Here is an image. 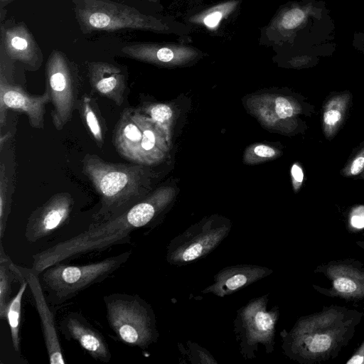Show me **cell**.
Masks as SVG:
<instances>
[{
    "mask_svg": "<svg viewBox=\"0 0 364 364\" xmlns=\"http://www.w3.org/2000/svg\"><path fill=\"white\" fill-rule=\"evenodd\" d=\"M363 315L355 309L331 305L301 316L289 331L281 333L284 353L301 364L334 359L353 338Z\"/></svg>",
    "mask_w": 364,
    "mask_h": 364,
    "instance_id": "cell-1",
    "label": "cell"
},
{
    "mask_svg": "<svg viewBox=\"0 0 364 364\" xmlns=\"http://www.w3.org/2000/svg\"><path fill=\"white\" fill-rule=\"evenodd\" d=\"M163 203L162 197L155 195L141 200L115 218L94 223L82 232L33 255L31 267L40 274L55 264L129 243L132 232L149 226Z\"/></svg>",
    "mask_w": 364,
    "mask_h": 364,
    "instance_id": "cell-2",
    "label": "cell"
},
{
    "mask_svg": "<svg viewBox=\"0 0 364 364\" xmlns=\"http://www.w3.org/2000/svg\"><path fill=\"white\" fill-rule=\"evenodd\" d=\"M82 173L100 198V207L93 215L95 223L115 218L141 200L146 178L143 167L107 161L96 154L84 156Z\"/></svg>",
    "mask_w": 364,
    "mask_h": 364,
    "instance_id": "cell-3",
    "label": "cell"
},
{
    "mask_svg": "<svg viewBox=\"0 0 364 364\" xmlns=\"http://www.w3.org/2000/svg\"><path fill=\"white\" fill-rule=\"evenodd\" d=\"M131 256L124 252L99 262L82 265L55 264L43 270L40 280L48 303L59 305L117 271Z\"/></svg>",
    "mask_w": 364,
    "mask_h": 364,
    "instance_id": "cell-4",
    "label": "cell"
},
{
    "mask_svg": "<svg viewBox=\"0 0 364 364\" xmlns=\"http://www.w3.org/2000/svg\"><path fill=\"white\" fill-rule=\"evenodd\" d=\"M75 13L84 33L121 29L170 33L176 28L169 23L141 13L134 7L104 0H77Z\"/></svg>",
    "mask_w": 364,
    "mask_h": 364,
    "instance_id": "cell-5",
    "label": "cell"
},
{
    "mask_svg": "<svg viewBox=\"0 0 364 364\" xmlns=\"http://www.w3.org/2000/svg\"><path fill=\"white\" fill-rule=\"evenodd\" d=\"M109 326L123 343L140 348L156 341L159 333L151 306L135 294H112L104 296Z\"/></svg>",
    "mask_w": 364,
    "mask_h": 364,
    "instance_id": "cell-6",
    "label": "cell"
},
{
    "mask_svg": "<svg viewBox=\"0 0 364 364\" xmlns=\"http://www.w3.org/2000/svg\"><path fill=\"white\" fill-rule=\"evenodd\" d=\"M334 21L323 0H300L284 6L266 29L277 43L295 41L302 32L335 31Z\"/></svg>",
    "mask_w": 364,
    "mask_h": 364,
    "instance_id": "cell-7",
    "label": "cell"
},
{
    "mask_svg": "<svg viewBox=\"0 0 364 364\" xmlns=\"http://www.w3.org/2000/svg\"><path fill=\"white\" fill-rule=\"evenodd\" d=\"M267 301V296L255 298L237 311L235 332L245 358L254 357L259 346L266 353L273 350L279 309L277 306L269 309Z\"/></svg>",
    "mask_w": 364,
    "mask_h": 364,
    "instance_id": "cell-8",
    "label": "cell"
},
{
    "mask_svg": "<svg viewBox=\"0 0 364 364\" xmlns=\"http://www.w3.org/2000/svg\"><path fill=\"white\" fill-rule=\"evenodd\" d=\"M230 229L229 221L219 218L192 225L171 240L167 247V262L181 266L205 257L226 238Z\"/></svg>",
    "mask_w": 364,
    "mask_h": 364,
    "instance_id": "cell-9",
    "label": "cell"
},
{
    "mask_svg": "<svg viewBox=\"0 0 364 364\" xmlns=\"http://www.w3.org/2000/svg\"><path fill=\"white\" fill-rule=\"evenodd\" d=\"M47 87L50 102L52 122L60 131L70 120L77 103L78 81L65 56L53 50L46 64Z\"/></svg>",
    "mask_w": 364,
    "mask_h": 364,
    "instance_id": "cell-10",
    "label": "cell"
},
{
    "mask_svg": "<svg viewBox=\"0 0 364 364\" xmlns=\"http://www.w3.org/2000/svg\"><path fill=\"white\" fill-rule=\"evenodd\" d=\"M326 278L328 285H314L319 293L349 301L364 299V264L355 259L333 260L314 270Z\"/></svg>",
    "mask_w": 364,
    "mask_h": 364,
    "instance_id": "cell-11",
    "label": "cell"
},
{
    "mask_svg": "<svg viewBox=\"0 0 364 364\" xmlns=\"http://www.w3.org/2000/svg\"><path fill=\"white\" fill-rule=\"evenodd\" d=\"M11 270L21 275L28 284L33 301L40 318L46 350L50 364H65L62 347L57 331L54 315L50 309L45 291L41 283L39 274L33 269L19 266L10 259Z\"/></svg>",
    "mask_w": 364,
    "mask_h": 364,
    "instance_id": "cell-12",
    "label": "cell"
},
{
    "mask_svg": "<svg viewBox=\"0 0 364 364\" xmlns=\"http://www.w3.org/2000/svg\"><path fill=\"white\" fill-rule=\"evenodd\" d=\"M50 102L48 91L41 95H31L18 85L9 82L4 73L0 75V126L6 122L9 109L26 114L31 127L43 129L46 107Z\"/></svg>",
    "mask_w": 364,
    "mask_h": 364,
    "instance_id": "cell-13",
    "label": "cell"
},
{
    "mask_svg": "<svg viewBox=\"0 0 364 364\" xmlns=\"http://www.w3.org/2000/svg\"><path fill=\"white\" fill-rule=\"evenodd\" d=\"M74 205L72 196L67 192L52 196L30 215L25 230L29 242H35L63 227L68 220Z\"/></svg>",
    "mask_w": 364,
    "mask_h": 364,
    "instance_id": "cell-14",
    "label": "cell"
},
{
    "mask_svg": "<svg viewBox=\"0 0 364 364\" xmlns=\"http://www.w3.org/2000/svg\"><path fill=\"white\" fill-rule=\"evenodd\" d=\"M59 329L67 340L76 341L92 358L108 363L112 355L103 336L78 312H69L60 321Z\"/></svg>",
    "mask_w": 364,
    "mask_h": 364,
    "instance_id": "cell-15",
    "label": "cell"
},
{
    "mask_svg": "<svg viewBox=\"0 0 364 364\" xmlns=\"http://www.w3.org/2000/svg\"><path fill=\"white\" fill-rule=\"evenodd\" d=\"M1 49L11 60L18 61L31 70H38L43 62L41 48L24 23L1 26Z\"/></svg>",
    "mask_w": 364,
    "mask_h": 364,
    "instance_id": "cell-16",
    "label": "cell"
},
{
    "mask_svg": "<svg viewBox=\"0 0 364 364\" xmlns=\"http://www.w3.org/2000/svg\"><path fill=\"white\" fill-rule=\"evenodd\" d=\"M272 270L262 266L240 264L226 267L214 276L213 284L202 291L224 297L268 275Z\"/></svg>",
    "mask_w": 364,
    "mask_h": 364,
    "instance_id": "cell-17",
    "label": "cell"
},
{
    "mask_svg": "<svg viewBox=\"0 0 364 364\" xmlns=\"http://www.w3.org/2000/svg\"><path fill=\"white\" fill-rule=\"evenodd\" d=\"M121 50L129 58L160 64L185 62L198 55L195 48L176 43H134Z\"/></svg>",
    "mask_w": 364,
    "mask_h": 364,
    "instance_id": "cell-18",
    "label": "cell"
},
{
    "mask_svg": "<svg viewBox=\"0 0 364 364\" xmlns=\"http://www.w3.org/2000/svg\"><path fill=\"white\" fill-rule=\"evenodd\" d=\"M88 76L92 89L100 95L122 105L127 88L125 75L121 69L105 62L88 64Z\"/></svg>",
    "mask_w": 364,
    "mask_h": 364,
    "instance_id": "cell-19",
    "label": "cell"
},
{
    "mask_svg": "<svg viewBox=\"0 0 364 364\" xmlns=\"http://www.w3.org/2000/svg\"><path fill=\"white\" fill-rule=\"evenodd\" d=\"M142 138V129L136 110L128 108L122 112L113 132V144L124 159L135 164Z\"/></svg>",
    "mask_w": 364,
    "mask_h": 364,
    "instance_id": "cell-20",
    "label": "cell"
},
{
    "mask_svg": "<svg viewBox=\"0 0 364 364\" xmlns=\"http://www.w3.org/2000/svg\"><path fill=\"white\" fill-rule=\"evenodd\" d=\"M81 119L97 146L102 149L105 144L106 123L96 100L88 95L82 96L78 102Z\"/></svg>",
    "mask_w": 364,
    "mask_h": 364,
    "instance_id": "cell-21",
    "label": "cell"
},
{
    "mask_svg": "<svg viewBox=\"0 0 364 364\" xmlns=\"http://www.w3.org/2000/svg\"><path fill=\"white\" fill-rule=\"evenodd\" d=\"M13 274H14L16 279H17L20 283V288L17 294L11 299L9 303L6 311V320L8 321L10 328L13 347L17 353H19V331L21 319L22 300L23 294L28 287V284L21 275L14 272Z\"/></svg>",
    "mask_w": 364,
    "mask_h": 364,
    "instance_id": "cell-22",
    "label": "cell"
},
{
    "mask_svg": "<svg viewBox=\"0 0 364 364\" xmlns=\"http://www.w3.org/2000/svg\"><path fill=\"white\" fill-rule=\"evenodd\" d=\"M239 0H228L215 5L191 18L193 23L208 28H216L219 23L232 14L237 7Z\"/></svg>",
    "mask_w": 364,
    "mask_h": 364,
    "instance_id": "cell-23",
    "label": "cell"
},
{
    "mask_svg": "<svg viewBox=\"0 0 364 364\" xmlns=\"http://www.w3.org/2000/svg\"><path fill=\"white\" fill-rule=\"evenodd\" d=\"M0 245V318L6 320L8 306L12 299L11 284L16 277L9 268L10 257L4 252L1 241Z\"/></svg>",
    "mask_w": 364,
    "mask_h": 364,
    "instance_id": "cell-24",
    "label": "cell"
},
{
    "mask_svg": "<svg viewBox=\"0 0 364 364\" xmlns=\"http://www.w3.org/2000/svg\"><path fill=\"white\" fill-rule=\"evenodd\" d=\"M137 117L142 129V138L138 149L135 164H144L150 161L152 153L157 145V136L149 121L136 110Z\"/></svg>",
    "mask_w": 364,
    "mask_h": 364,
    "instance_id": "cell-25",
    "label": "cell"
},
{
    "mask_svg": "<svg viewBox=\"0 0 364 364\" xmlns=\"http://www.w3.org/2000/svg\"><path fill=\"white\" fill-rule=\"evenodd\" d=\"M11 210V197L9 188V178L3 162L0 165V239L6 231L8 217Z\"/></svg>",
    "mask_w": 364,
    "mask_h": 364,
    "instance_id": "cell-26",
    "label": "cell"
},
{
    "mask_svg": "<svg viewBox=\"0 0 364 364\" xmlns=\"http://www.w3.org/2000/svg\"><path fill=\"white\" fill-rule=\"evenodd\" d=\"M147 112L151 119L158 124H163L168 121L172 116V110L166 105L159 104L151 106Z\"/></svg>",
    "mask_w": 364,
    "mask_h": 364,
    "instance_id": "cell-27",
    "label": "cell"
},
{
    "mask_svg": "<svg viewBox=\"0 0 364 364\" xmlns=\"http://www.w3.org/2000/svg\"><path fill=\"white\" fill-rule=\"evenodd\" d=\"M275 110L281 119L290 117L293 114L291 105L288 100L282 97H279L275 100Z\"/></svg>",
    "mask_w": 364,
    "mask_h": 364,
    "instance_id": "cell-28",
    "label": "cell"
},
{
    "mask_svg": "<svg viewBox=\"0 0 364 364\" xmlns=\"http://www.w3.org/2000/svg\"><path fill=\"white\" fill-rule=\"evenodd\" d=\"M350 224L355 228H364V207H360L351 215Z\"/></svg>",
    "mask_w": 364,
    "mask_h": 364,
    "instance_id": "cell-29",
    "label": "cell"
},
{
    "mask_svg": "<svg viewBox=\"0 0 364 364\" xmlns=\"http://www.w3.org/2000/svg\"><path fill=\"white\" fill-rule=\"evenodd\" d=\"M341 119V113L338 109H330L323 114V122L326 125L333 126Z\"/></svg>",
    "mask_w": 364,
    "mask_h": 364,
    "instance_id": "cell-30",
    "label": "cell"
},
{
    "mask_svg": "<svg viewBox=\"0 0 364 364\" xmlns=\"http://www.w3.org/2000/svg\"><path fill=\"white\" fill-rule=\"evenodd\" d=\"M346 364H364V341L356 349L350 358L346 362Z\"/></svg>",
    "mask_w": 364,
    "mask_h": 364,
    "instance_id": "cell-31",
    "label": "cell"
},
{
    "mask_svg": "<svg viewBox=\"0 0 364 364\" xmlns=\"http://www.w3.org/2000/svg\"><path fill=\"white\" fill-rule=\"evenodd\" d=\"M255 153L261 157H272L274 156L275 151L270 146L266 145H258L254 149Z\"/></svg>",
    "mask_w": 364,
    "mask_h": 364,
    "instance_id": "cell-32",
    "label": "cell"
},
{
    "mask_svg": "<svg viewBox=\"0 0 364 364\" xmlns=\"http://www.w3.org/2000/svg\"><path fill=\"white\" fill-rule=\"evenodd\" d=\"M364 168V156H360L354 159L350 166V173L357 175Z\"/></svg>",
    "mask_w": 364,
    "mask_h": 364,
    "instance_id": "cell-33",
    "label": "cell"
},
{
    "mask_svg": "<svg viewBox=\"0 0 364 364\" xmlns=\"http://www.w3.org/2000/svg\"><path fill=\"white\" fill-rule=\"evenodd\" d=\"M353 46L355 48L364 50V31L354 34Z\"/></svg>",
    "mask_w": 364,
    "mask_h": 364,
    "instance_id": "cell-34",
    "label": "cell"
},
{
    "mask_svg": "<svg viewBox=\"0 0 364 364\" xmlns=\"http://www.w3.org/2000/svg\"><path fill=\"white\" fill-rule=\"evenodd\" d=\"M291 174L294 178L299 183L302 182L304 174L301 168L296 164L293 165L291 168Z\"/></svg>",
    "mask_w": 364,
    "mask_h": 364,
    "instance_id": "cell-35",
    "label": "cell"
},
{
    "mask_svg": "<svg viewBox=\"0 0 364 364\" xmlns=\"http://www.w3.org/2000/svg\"><path fill=\"white\" fill-rule=\"evenodd\" d=\"M9 136H10L9 132H7L4 135L1 134V139H0V149H1V150H2L4 144L9 139Z\"/></svg>",
    "mask_w": 364,
    "mask_h": 364,
    "instance_id": "cell-36",
    "label": "cell"
},
{
    "mask_svg": "<svg viewBox=\"0 0 364 364\" xmlns=\"http://www.w3.org/2000/svg\"><path fill=\"white\" fill-rule=\"evenodd\" d=\"M356 244L358 247L364 249V235L361 240L356 242Z\"/></svg>",
    "mask_w": 364,
    "mask_h": 364,
    "instance_id": "cell-37",
    "label": "cell"
},
{
    "mask_svg": "<svg viewBox=\"0 0 364 364\" xmlns=\"http://www.w3.org/2000/svg\"><path fill=\"white\" fill-rule=\"evenodd\" d=\"M7 1H9V0H1V2H6Z\"/></svg>",
    "mask_w": 364,
    "mask_h": 364,
    "instance_id": "cell-38",
    "label": "cell"
},
{
    "mask_svg": "<svg viewBox=\"0 0 364 364\" xmlns=\"http://www.w3.org/2000/svg\"><path fill=\"white\" fill-rule=\"evenodd\" d=\"M151 1H153V2H156L158 0H149Z\"/></svg>",
    "mask_w": 364,
    "mask_h": 364,
    "instance_id": "cell-39",
    "label": "cell"
}]
</instances>
